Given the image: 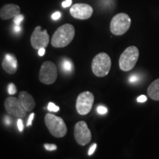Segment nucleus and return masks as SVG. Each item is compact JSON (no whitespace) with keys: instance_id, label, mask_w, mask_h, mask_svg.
<instances>
[{"instance_id":"f257e3e1","label":"nucleus","mask_w":159,"mask_h":159,"mask_svg":"<svg viewBox=\"0 0 159 159\" xmlns=\"http://www.w3.org/2000/svg\"><path fill=\"white\" fill-rule=\"evenodd\" d=\"M75 35L74 26L65 24L59 27L52 35L51 43L55 48H63L72 41Z\"/></svg>"},{"instance_id":"f03ea898","label":"nucleus","mask_w":159,"mask_h":159,"mask_svg":"<svg viewBox=\"0 0 159 159\" xmlns=\"http://www.w3.org/2000/svg\"><path fill=\"white\" fill-rule=\"evenodd\" d=\"M44 122L49 133L54 137L62 138L67 134V127L61 117L52 114H47L44 117Z\"/></svg>"},{"instance_id":"7ed1b4c3","label":"nucleus","mask_w":159,"mask_h":159,"mask_svg":"<svg viewBox=\"0 0 159 159\" xmlns=\"http://www.w3.org/2000/svg\"><path fill=\"white\" fill-rule=\"evenodd\" d=\"M111 60L107 53L101 52L97 54L91 63V69L97 77H105L110 71Z\"/></svg>"},{"instance_id":"20e7f679","label":"nucleus","mask_w":159,"mask_h":159,"mask_svg":"<svg viewBox=\"0 0 159 159\" xmlns=\"http://www.w3.org/2000/svg\"><path fill=\"white\" fill-rule=\"evenodd\" d=\"M139 52L135 46H130L125 49L119 57V68L122 71H129L134 68L139 59Z\"/></svg>"},{"instance_id":"39448f33","label":"nucleus","mask_w":159,"mask_h":159,"mask_svg":"<svg viewBox=\"0 0 159 159\" xmlns=\"http://www.w3.org/2000/svg\"><path fill=\"white\" fill-rule=\"evenodd\" d=\"M131 19L128 14L120 13L114 16L110 24L111 32L114 35H122L130 29Z\"/></svg>"},{"instance_id":"423d86ee","label":"nucleus","mask_w":159,"mask_h":159,"mask_svg":"<svg viewBox=\"0 0 159 159\" xmlns=\"http://www.w3.org/2000/svg\"><path fill=\"white\" fill-rule=\"evenodd\" d=\"M57 77V66L51 61H45L41 65L39 71V80L45 85L54 83Z\"/></svg>"},{"instance_id":"0eeeda50","label":"nucleus","mask_w":159,"mask_h":159,"mask_svg":"<svg viewBox=\"0 0 159 159\" xmlns=\"http://www.w3.org/2000/svg\"><path fill=\"white\" fill-rule=\"evenodd\" d=\"M94 96L90 91H84L78 95L76 101V109L80 115L88 114L92 108Z\"/></svg>"},{"instance_id":"6e6552de","label":"nucleus","mask_w":159,"mask_h":159,"mask_svg":"<svg viewBox=\"0 0 159 159\" xmlns=\"http://www.w3.org/2000/svg\"><path fill=\"white\" fill-rule=\"evenodd\" d=\"M5 108L7 114L18 119L25 118L27 111L25 110L19 98L9 97L5 101Z\"/></svg>"},{"instance_id":"1a4fd4ad","label":"nucleus","mask_w":159,"mask_h":159,"mask_svg":"<svg viewBox=\"0 0 159 159\" xmlns=\"http://www.w3.org/2000/svg\"><path fill=\"white\" fill-rule=\"evenodd\" d=\"M74 136L77 143L81 146H85L90 143L91 140V133L86 122L80 121L75 125Z\"/></svg>"},{"instance_id":"9d476101","label":"nucleus","mask_w":159,"mask_h":159,"mask_svg":"<svg viewBox=\"0 0 159 159\" xmlns=\"http://www.w3.org/2000/svg\"><path fill=\"white\" fill-rule=\"evenodd\" d=\"M30 43L35 49L46 48L49 43V36L47 30L41 31V26H38L31 35Z\"/></svg>"},{"instance_id":"9b49d317","label":"nucleus","mask_w":159,"mask_h":159,"mask_svg":"<svg viewBox=\"0 0 159 159\" xmlns=\"http://www.w3.org/2000/svg\"><path fill=\"white\" fill-rule=\"evenodd\" d=\"M93 12H94V10L92 7L88 4L84 3L75 4L71 6L70 8L71 16L80 20L89 19L92 16Z\"/></svg>"},{"instance_id":"f8f14e48","label":"nucleus","mask_w":159,"mask_h":159,"mask_svg":"<svg viewBox=\"0 0 159 159\" xmlns=\"http://www.w3.org/2000/svg\"><path fill=\"white\" fill-rule=\"evenodd\" d=\"M19 14H21L19 6L14 4H7L0 10V18L3 20L11 19Z\"/></svg>"},{"instance_id":"ddd939ff","label":"nucleus","mask_w":159,"mask_h":159,"mask_svg":"<svg viewBox=\"0 0 159 159\" xmlns=\"http://www.w3.org/2000/svg\"><path fill=\"white\" fill-rule=\"evenodd\" d=\"M2 68L6 72L13 75L17 71V59L13 54H6L2 61Z\"/></svg>"},{"instance_id":"4468645a","label":"nucleus","mask_w":159,"mask_h":159,"mask_svg":"<svg viewBox=\"0 0 159 159\" xmlns=\"http://www.w3.org/2000/svg\"><path fill=\"white\" fill-rule=\"evenodd\" d=\"M19 99L21 101V105L25 108V110L27 112H30V111H33V109L35 108V99L33 98V96L30 94H29L27 91H21L19 93Z\"/></svg>"},{"instance_id":"2eb2a0df","label":"nucleus","mask_w":159,"mask_h":159,"mask_svg":"<svg viewBox=\"0 0 159 159\" xmlns=\"http://www.w3.org/2000/svg\"><path fill=\"white\" fill-rule=\"evenodd\" d=\"M148 94L152 99L159 101V78L156 80L149 85Z\"/></svg>"},{"instance_id":"dca6fc26","label":"nucleus","mask_w":159,"mask_h":159,"mask_svg":"<svg viewBox=\"0 0 159 159\" xmlns=\"http://www.w3.org/2000/svg\"><path fill=\"white\" fill-rule=\"evenodd\" d=\"M61 69L62 71H63L64 73H69L72 72L74 70V66H73V63L69 59H63L61 63Z\"/></svg>"},{"instance_id":"f3484780","label":"nucleus","mask_w":159,"mask_h":159,"mask_svg":"<svg viewBox=\"0 0 159 159\" xmlns=\"http://www.w3.org/2000/svg\"><path fill=\"white\" fill-rule=\"evenodd\" d=\"M49 111L50 112H57L60 110V108L58 106H57L56 105H55L53 102H49L48 104V107H47Z\"/></svg>"},{"instance_id":"a211bd4d","label":"nucleus","mask_w":159,"mask_h":159,"mask_svg":"<svg viewBox=\"0 0 159 159\" xmlns=\"http://www.w3.org/2000/svg\"><path fill=\"white\" fill-rule=\"evenodd\" d=\"M7 90H8V93L11 95H13L16 93V85L13 84V83H10L8 85V88H7Z\"/></svg>"},{"instance_id":"6ab92c4d","label":"nucleus","mask_w":159,"mask_h":159,"mask_svg":"<svg viewBox=\"0 0 159 159\" xmlns=\"http://www.w3.org/2000/svg\"><path fill=\"white\" fill-rule=\"evenodd\" d=\"M24 19V16L21 14L18 15L17 16H16L15 18H13V22L16 25H21V21H23Z\"/></svg>"},{"instance_id":"aec40b11","label":"nucleus","mask_w":159,"mask_h":159,"mask_svg":"<svg viewBox=\"0 0 159 159\" xmlns=\"http://www.w3.org/2000/svg\"><path fill=\"white\" fill-rule=\"evenodd\" d=\"M43 147H44L46 150L48 151H54V150H56L57 149V145L53 144H44Z\"/></svg>"},{"instance_id":"412c9836","label":"nucleus","mask_w":159,"mask_h":159,"mask_svg":"<svg viewBox=\"0 0 159 159\" xmlns=\"http://www.w3.org/2000/svg\"><path fill=\"white\" fill-rule=\"evenodd\" d=\"M107 111H108V110H107V108L105 106L99 105V106L97 107V112L99 114H105L107 113Z\"/></svg>"},{"instance_id":"4be33fe9","label":"nucleus","mask_w":159,"mask_h":159,"mask_svg":"<svg viewBox=\"0 0 159 159\" xmlns=\"http://www.w3.org/2000/svg\"><path fill=\"white\" fill-rule=\"evenodd\" d=\"M17 126H18V129L20 132H22L24 130V125H23V122L21 120V119H19L17 121Z\"/></svg>"},{"instance_id":"5701e85b","label":"nucleus","mask_w":159,"mask_h":159,"mask_svg":"<svg viewBox=\"0 0 159 159\" xmlns=\"http://www.w3.org/2000/svg\"><path fill=\"white\" fill-rule=\"evenodd\" d=\"M96 148H97V144H94L91 145V148H89V152H88V155H89V156H91V155L94 154V151L96 150Z\"/></svg>"},{"instance_id":"b1692460","label":"nucleus","mask_w":159,"mask_h":159,"mask_svg":"<svg viewBox=\"0 0 159 159\" xmlns=\"http://www.w3.org/2000/svg\"><path fill=\"white\" fill-rule=\"evenodd\" d=\"M61 13H60L59 11H57V12H55V13L52 15V19L53 20H57L61 18Z\"/></svg>"},{"instance_id":"393cba45","label":"nucleus","mask_w":159,"mask_h":159,"mask_svg":"<svg viewBox=\"0 0 159 159\" xmlns=\"http://www.w3.org/2000/svg\"><path fill=\"white\" fill-rule=\"evenodd\" d=\"M34 116H35V114L34 113H33V114H30V116H29V119H28V121H27V126H30L32 125V122H33V119H34Z\"/></svg>"},{"instance_id":"a878e982","label":"nucleus","mask_w":159,"mask_h":159,"mask_svg":"<svg viewBox=\"0 0 159 159\" xmlns=\"http://www.w3.org/2000/svg\"><path fill=\"white\" fill-rule=\"evenodd\" d=\"M147 97L145 96V95H141V96H139L138 98H137V101H138L139 102H144L145 101H147Z\"/></svg>"},{"instance_id":"bb28decb","label":"nucleus","mask_w":159,"mask_h":159,"mask_svg":"<svg viewBox=\"0 0 159 159\" xmlns=\"http://www.w3.org/2000/svg\"><path fill=\"white\" fill-rule=\"evenodd\" d=\"M71 0H66L62 3V6L63 7H67L69 6H71Z\"/></svg>"},{"instance_id":"cd10ccee","label":"nucleus","mask_w":159,"mask_h":159,"mask_svg":"<svg viewBox=\"0 0 159 159\" xmlns=\"http://www.w3.org/2000/svg\"><path fill=\"white\" fill-rule=\"evenodd\" d=\"M136 80H138V77H137L136 75H131V76L129 77V81H130V83H134L136 82Z\"/></svg>"},{"instance_id":"c85d7f7f","label":"nucleus","mask_w":159,"mask_h":159,"mask_svg":"<svg viewBox=\"0 0 159 159\" xmlns=\"http://www.w3.org/2000/svg\"><path fill=\"white\" fill-rule=\"evenodd\" d=\"M13 30H14L15 33H20V32H21V27H20V25H15L14 27H13Z\"/></svg>"},{"instance_id":"c756f323","label":"nucleus","mask_w":159,"mask_h":159,"mask_svg":"<svg viewBox=\"0 0 159 159\" xmlns=\"http://www.w3.org/2000/svg\"><path fill=\"white\" fill-rule=\"evenodd\" d=\"M45 52H46L45 48H41V49H39V56H41V57L43 56V55H44V54H45Z\"/></svg>"},{"instance_id":"7c9ffc66","label":"nucleus","mask_w":159,"mask_h":159,"mask_svg":"<svg viewBox=\"0 0 159 159\" xmlns=\"http://www.w3.org/2000/svg\"><path fill=\"white\" fill-rule=\"evenodd\" d=\"M11 118H9L8 116H5V124L7 125H10L11 124Z\"/></svg>"}]
</instances>
